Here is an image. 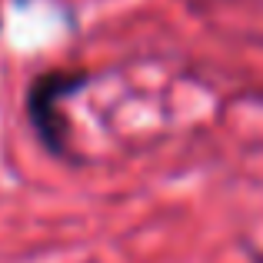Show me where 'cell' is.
Instances as JSON below:
<instances>
[{
  "instance_id": "1",
  "label": "cell",
  "mask_w": 263,
  "mask_h": 263,
  "mask_svg": "<svg viewBox=\"0 0 263 263\" xmlns=\"http://www.w3.org/2000/svg\"><path fill=\"white\" fill-rule=\"evenodd\" d=\"M87 80L90 73L84 70H47L33 77L27 90V120L53 157H70V130H67V117L60 114V100L80 93Z\"/></svg>"
},
{
  "instance_id": "2",
  "label": "cell",
  "mask_w": 263,
  "mask_h": 263,
  "mask_svg": "<svg viewBox=\"0 0 263 263\" xmlns=\"http://www.w3.org/2000/svg\"><path fill=\"white\" fill-rule=\"evenodd\" d=\"M183 4H186V7H197V10H200V7H210V4H220V0H183Z\"/></svg>"
}]
</instances>
